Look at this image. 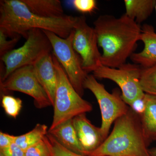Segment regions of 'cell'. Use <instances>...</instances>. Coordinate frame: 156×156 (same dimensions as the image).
<instances>
[{
    "label": "cell",
    "instance_id": "cell-1",
    "mask_svg": "<svg viewBox=\"0 0 156 156\" xmlns=\"http://www.w3.org/2000/svg\"><path fill=\"white\" fill-rule=\"evenodd\" d=\"M103 66L114 68L126 63L140 41L141 27L126 14L119 17L101 15L94 23Z\"/></svg>",
    "mask_w": 156,
    "mask_h": 156
},
{
    "label": "cell",
    "instance_id": "cell-2",
    "mask_svg": "<svg viewBox=\"0 0 156 156\" xmlns=\"http://www.w3.org/2000/svg\"><path fill=\"white\" fill-rule=\"evenodd\" d=\"M77 17L66 15L59 18H44L31 12L22 0L0 1V28L7 36L27 38L34 29L48 31L66 38L74 28Z\"/></svg>",
    "mask_w": 156,
    "mask_h": 156
},
{
    "label": "cell",
    "instance_id": "cell-3",
    "mask_svg": "<svg viewBox=\"0 0 156 156\" xmlns=\"http://www.w3.org/2000/svg\"><path fill=\"white\" fill-rule=\"evenodd\" d=\"M140 118L129 108L103 143L88 156H151Z\"/></svg>",
    "mask_w": 156,
    "mask_h": 156
},
{
    "label": "cell",
    "instance_id": "cell-4",
    "mask_svg": "<svg viewBox=\"0 0 156 156\" xmlns=\"http://www.w3.org/2000/svg\"><path fill=\"white\" fill-rule=\"evenodd\" d=\"M53 58L56 69L57 84L53 106V122L49 130L72 119L78 115L92 111L93 109L92 104L83 99L76 91L63 68L53 54Z\"/></svg>",
    "mask_w": 156,
    "mask_h": 156
},
{
    "label": "cell",
    "instance_id": "cell-5",
    "mask_svg": "<svg viewBox=\"0 0 156 156\" xmlns=\"http://www.w3.org/2000/svg\"><path fill=\"white\" fill-rule=\"evenodd\" d=\"M26 40L22 47L11 50L1 57L5 65V71L1 82L20 68L34 65L39 58L53 50L50 40L42 30L34 29L29 31Z\"/></svg>",
    "mask_w": 156,
    "mask_h": 156
},
{
    "label": "cell",
    "instance_id": "cell-6",
    "mask_svg": "<svg viewBox=\"0 0 156 156\" xmlns=\"http://www.w3.org/2000/svg\"><path fill=\"white\" fill-rule=\"evenodd\" d=\"M43 30L52 45L53 54L63 68L73 87L82 97L84 95V82L88 73L83 69L80 57L73 48L74 29L65 39L51 32Z\"/></svg>",
    "mask_w": 156,
    "mask_h": 156
},
{
    "label": "cell",
    "instance_id": "cell-7",
    "mask_svg": "<svg viewBox=\"0 0 156 156\" xmlns=\"http://www.w3.org/2000/svg\"><path fill=\"white\" fill-rule=\"evenodd\" d=\"M84 88L90 90L97 99L101 113L100 130L105 140L113 123L126 114L130 107L123 100L119 90L115 89L112 93H109L93 75L87 76L84 82Z\"/></svg>",
    "mask_w": 156,
    "mask_h": 156
},
{
    "label": "cell",
    "instance_id": "cell-8",
    "mask_svg": "<svg viewBox=\"0 0 156 156\" xmlns=\"http://www.w3.org/2000/svg\"><path fill=\"white\" fill-rule=\"evenodd\" d=\"M142 68L136 64L125 63L117 68L102 65L93 72L96 79H105L113 81L122 91L123 100L129 105L136 98L145 93L140 85Z\"/></svg>",
    "mask_w": 156,
    "mask_h": 156
},
{
    "label": "cell",
    "instance_id": "cell-9",
    "mask_svg": "<svg viewBox=\"0 0 156 156\" xmlns=\"http://www.w3.org/2000/svg\"><path fill=\"white\" fill-rule=\"evenodd\" d=\"M74 31L73 48L80 57L83 69L88 73L93 72L103 65L95 29L88 25L85 16H81L77 17Z\"/></svg>",
    "mask_w": 156,
    "mask_h": 156
},
{
    "label": "cell",
    "instance_id": "cell-10",
    "mask_svg": "<svg viewBox=\"0 0 156 156\" xmlns=\"http://www.w3.org/2000/svg\"><path fill=\"white\" fill-rule=\"evenodd\" d=\"M1 89L4 92L17 91L29 95L34 98L37 108L52 106L38 80L33 65L26 66L14 71L1 82Z\"/></svg>",
    "mask_w": 156,
    "mask_h": 156
},
{
    "label": "cell",
    "instance_id": "cell-11",
    "mask_svg": "<svg viewBox=\"0 0 156 156\" xmlns=\"http://www.w3.org/2000/svg\"><path fill=\"white\" fill-rule=\"evenodd\" d=\"M73 120L81 149L84 156H88L105 140L100 128L93 125L87 119L86 113L78 115Z\"/></svg>",
    "mask_w": 156,
    "mask_h": 156
},
{
    "label": "cell",
    "instance_id": "cell-12",
    "mask_svg": "<svg viewBox=\"0 0 156 156\" xmlns=\"http://www.w3.org/2000/svg\"><path fill=\"white\" fill-rule=\"evenodd\" d=\"M33 66L38 80L53 106L57 87V78L56 68L53 62V54L50 53L45 54L39 58Z\"/></svg>",
    "mask_w": 156,
    "mask_h": 156
},
{
    "label": "cell",
    "instance_id": "cell-13",
    "mask_svg": "<svg viewBox=\"0 0 156 156\" xmlns=\"http://www.w3.org/2000/svg\"><path fill=\"white\" fill-rule=\"evenodd\" d=\"M140 41L144 44V49L139 53H133L130 58L143 68L151 67L156 64V33L152 26H143Z\"/></svg>",
    "mask_w": 156,
    "mask_h": 156
},
{
    "label": "cell",
    "instance_id": "cell-14",
    "mask_svg": "<svg viewBox=\"0 0 156 156\" xmlns=\"http://www.w3.org/2000/svg\"><path fill=\"white\" fill-rule=\"evenodd\" d=\"M48 133L62 146L72 151L84 156L78 140L73 119L52 130H48Z\"/></svg>",
    "mask_w": 156,
    "mask_h": 156
},
{
    "label": "cell",
    "instance_id": "cell-15",
    "mask_svg": "<svg viewBox=\"0 0 156 156\" xmlns=\"http://www.w3.org/2000/svg\"><path fill=\"white\" fill-rule=\"evenodd\" d=\"M31 12L42 17L59 18L66 16L59 0H22Z\"/></svg>",
    "mask_w": 156,
    "mask_h": 156
},
{
    "label": "cell",
    "instance_id": "cell-16",
    "mask_svg": "<svg viewBox=\"0 0 156 156\" xmlns=\"http://www.w3.org/2000/svg\"><path fill=\"white\" fill-rule=\"evenodd\" d=\"M146 107L140 118L148 145L156 141V96L145 94Z\"/></svg>",
    "mask_w": 156,
    "mask_h": 156
},
{
    "label": "cell",
    "instance_id": "cell-17",
    "mask_svg": "<svg viewBox=\"0 0 156 156\" xmlns=\"http://www.w3.org/2000/svg\"><path fill=\"white\" fill-rule=\"evenodd\" d=\"M125 14L140 25L151 16L155 9L156 0H125Z\"/></svg>",
    "mask_w": 156,
    "mask_h": 156
},
{
    "label": "cell",
    "instance_id": "cell-18",
    "mask_svg": "<svg viewBox=\"0 0 156 156\" xmlns=\"http://www.w3.org/2000/svg\"><path fill=\"white\" fill-rule=\"evenodd\" d=\"M48 126L37 124L31 131L20 136H16L15 143L23 151L41 141L48 134Z\"/></svg>",
    "mask_w": 156,
    "mask_h": 156
},
{
    "label": "cell",
    "instance_id": "cell-19",
    "mask_svg": "<svg viewBox=\"0 0 156 156\" xmlns=\"http://www.w3.org/2000/svg\"><path fill=\"white\" fill-rule=\"evenodd\" d=\"M140 81L144 93L156 96V64L146 68H142Z\"/></svg>",
    "mask_w": 156,
    "mask_h": 156
},
{
    "label": "cell",
    "instance_id": "cell-20",
    "mask_svg": "<svg viewBox=\"0 0 156 156\" xmlns=\"http://www.w3.org/2000/svg\"><path fill=\"white\" fill-rule=\"evenodd\" d=\"M2 105L6 114L16 119L22 107V101L10 95H3Z\"/></svg>",
    "mask_w": 156,
    "mask_h": 156
},
{
    "label": "cell",
    "instance_id": "cell-21",
    "mask_svg": "<svg viewBox=\"0 0 156 156\" xmlns=\"http://www.w3.org/2000/svg\"><path fill=\"white\" fill-rule=\"evenodd\" d=\"M24 152L25 156H51V151L47 136L26 150Z\"/></svg>",
    "mask_w": 156,
    "mask_h": 156
},
{
    "label": "cell",
    "instance_id": "cell-22",
    "mask_svg": "<svg viewBox=\"0 0 156 156\" xmlns=\"http://www.w3.org/2000/svg\"><path fill=\"white\" fill-rule=\"evenodd\" d=\"M51 151V156H85L72 151L62 146L48 133L46 135Z\"/></svg>",
    "mask_w": 156,
    "mask_h": 156
},
{
    "label": "cell",
    "instance_id": "cell-23",
    "mask_svg": "<svg viewBox=\"0 0 156 156\" xmlns=\"http://www.w3.org/2000/svg\"><path fill=\"white\" fill-rule=\"evenodd\" d=\"M21 36H18L11 38V40L7 39L8 37L2 29L0 28V56L5 55L12 50V49L19 41Z\"/></svg>",
    "mask_w": 156,
    "mask_h": 156
},
{
    "label": "cell",
    "instance_id": "cell-24",
    "mask_svg": "<svg viewBox=\"0 0 156 156\" xmlns=\"http://www.w3.org/2000/svg\"><path fill=\"white\" fill-rule=\"evenodd\" d=\"M73 5L77 11L83 13H92L97 9V2L95 0H74Z\"/></svg>",
    "mask_w": 156,
    "mask_h": 156
},
{
    "label": "cell",
    "instance_id": "cell-25",
    "mask_svg": "<svg viewBox=\"0 0 156 156\" xmlns=\"http://www.w3.org/2000/svg\"><path fill=\"white\" fill-rule=\"evenodd\" d=\"M130 108L139 117L141 116L146 107L145 94L142 97L136 98L129 105Z\"/></svg>",
    "mask_w": 156,
    "mask_h": 156
},
{
    "label": "cell",
    "instance_id": "cell-26",
    "mask_svg": "<svg viewBox=\"0 0 156 156\" xmlns=\"http://www.w3.org/2000/svg\"><path fill=\"white\" fill-rule=\"evenodd\" d=\"M0 156H25L24 151L15 143L5 148L0 149Z\"/></svg>",
    "mask_w": 156,
    "mask_h": 156
},
{
    "label": "cell",
    "instance_id": "cell-27",
    "mask_svg": "<svg viewBox=\"0 0 156 156\" xmlns=\"http://www.w3.org/2000/svg\"><path fill=\"white\" fill-rule=\"evenodd\" d=\"M16 136L0 132V149L5 148L15 142Z\"/></svg>",
    "mask_w": 156,
    "mask_h": 156
},
{
    "label": "cell",
    "instance_id": "cell-28",
    "mask_svg": "<svg viewBox=\"0 0 156 156\" xmlns=\"http://www.w3.org/2000/svg\"><path fill=\"white\" fill-rule=\"evenodd\" d=\"M149 152L151 156H156V147L149 149Z\"/></svg>",
    "mask_w": 156,
    "mask_h": 156
},
{
    "label": "cell",
    "instance_id": "cell-29",
    "mask_svg": "<svg viewBox=\"0 0 156 156\" xmlns=\"http://www.w3.org/2000/svg\"><path fill=\"white\" fill-rule=\"evenodd\" d=\"M155 10L156 13V5H155Z\"/></svg>",
    "mask_w": 156,
    "mask_h": 156
}]
</instances>
